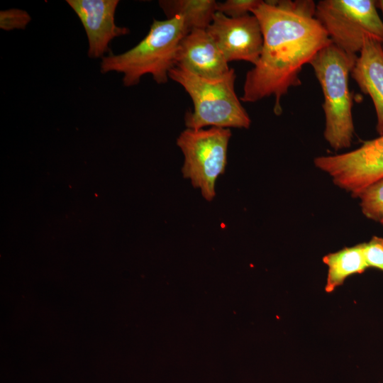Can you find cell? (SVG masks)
I'll return each instance as SVG.
<instances>
[{"instance_id": "1", "label": "cell", "mask_w": 383, "mask_h": 383, "mask_svg": "<svg viewBox=\"0 0 383 383\" xmlns=\"http://www.w3.org/2000/svg\"><path fill=\"white\" fill-rule=\"evenodd\" d=\"M315 11L312 0H261L252 10L262 29L263 45L259 60L246 74L242 101L274 96V113H282L280 101L291 87L301 84L303 66L332 43Z\"/></svg>"}, {"instance_id": "2", "label": "cell", "mask_w": 383, "mask_h": 383, "mask_svg": "<svg viewBox=\"0 0 383 383\" xmlns=\"http://www.w3.org/2000/svg\"><path fill=\"white\" fill-rule=\"evenodd\" d=\"M187 33L181 16L154 19L148 34L135 46L121 54L104 57L100 71L123 74L126 87L138 84L147 74H152L157 84L167 83L170 71L176 65L178 45Z\"/></svg>"}, {"instance_id": "3", "label": "cell", "mask_w": 383, "mask_h": 383, "mask_svg": "<svg viewBox=\"0 0 383 383\" xmlns=\"http://www.w3.org/2000/svg\"><path fill=\"white\" fill-rule=\"evenodd\" d=\"M357 57V55L349 54L331 43L309 62L323 95L324 138L335 150L348 148L353 139V98L348 81Z\"/></svg>"}, {"instance_id": "4", "label": "cell", "mask_w": 383, "mask_h": 383, "mask_svg": "<svg viewBox=\"0 0 383 383\" xmlns=\"http://www.w3.org/2000/svg\"><path fill=\"white\" fill-rule=\"evenodd\" d=\"M169 78L183 87L192 99L194 110L184 117L187 128L199 130L209 126L249 128L251 120L235 92L236 76L233 68L223 77L211 79L175 65Z\"/></svg>"}, {"instance_id": "5", "label": "cell", "mask_w": 383, "mask_h": 383, "mask_svg": "<svg viewBox=\"0 0 383 383\" xmlns=\"http://www.w3.org/2000/svg\"><path fill=\"white\" fill-rule=\"evenodd\" d=\"M315 16L331 42L343 51L357 55L370 38L383 44V21L373 0H321Z\"/></svg>"}, {"instance_id": "6", "label": "cell", "mask_w": 383, "mask_h": 383, "mask_svg": "<svg viewBox=\"0 0 383 383\" xmlns=\"http://www.w3.org/2000/svg\"><path fill=\"white\" fill-rule=\"evenodd\" d=\"M231 137L230 128L213 126L208 129L186 128L177 139L184 157L183 177L199 189L208 201L215 197L216 179L226 171Z\"/></svg>"}, {"instance_id": "7", "label": "cell", "mask_w": 383, "mask_h": 383, "mask_svg": "<svg viewBox=\"0 0 383 383\" xmlns=\"http://www.w3.org/2000/svg\"><path fill=\"white\" fill-rule=\"evenodd\" d=\"M313 163L336 186L358 197L367 187L383 178V135L364 141L350 152L316 157Z\"/></svg>"}, {"instance_id": "8", "label": "cell", "mask_w": 383, "mask_h": 383, "mask_svg": "<svg viewBox=\"0 0 383 383\" xmlns=\"http://www.w3.org/2000/svg\"><path fill=\"white\" fill-rule=\"evenodd\" d=\"M206 30L228 62L243 60L255 65L259 60L263 37L253 14L233 18L216 11Z\"/></svg>"}, {"instance_id": "9", "label": "cell", "mask_w": 383, "mask_h": 383, "mask_svg": "<svg viewBox=\"0 0 383 383\" xmlns=\"http://www.w3.org/2000/svg\"><path fill=\"white\" fill-rule=\"evenodd\" d=\"M80 20L88 39V56L101 59L113 39L129 33L115 23L118 0H67Z\"/></svg>"}, {"instance_id": "10", "label": "cell", "mask_w": 383, "mask_h": 383, "mask_svg": "<svg viewBox=\"0 0 383 383\" xmlns=\"http://www.w3.org/2000/svg\"><path fill=\"white\" fill-rule=\"evenodd\" d=\"M176 65L199 77L216 79L230 71L222 52L206 29H194L180 41Z\"/></svg>"}, {"instance_id": "11", "label": "cell", "mask_w": 383, "mask_h": 383, "mask_svg": "<svg viewBox=\"0 0 383 383\" xmlns=\"http://www.w3.org/2000/svg\"><path fill=\"white\" fill-rule=\"evenodd\" d=\"M360 89L369 95L376 115V130L383 135V48L374 39L365 40L350 74Z\"/></svg>"}, {"instance_id": "12", "label": "cell", "mask_w": 383, "mask_h": 383, "mask_svg": "<svg viewBox=\"0 0 383 383\" xmlns=\"http://www.w3.org/2000/svg\"><path fill=\"white\" fill-rule=\"evenodd\" d=\"M365 243L345 247L327 254L323 262L328 267L325 290L330 293L341 286L351 275L363 273L369 267L365 254Z\"/></svg>"}, {"instance_id": "13", "label": "cell", "mask_w": 383, "mask_h": 383, "mask_svg": "<svg viewBox=\"0 0 383 383\" xmlns=\"http://www.w3.org/2000/svg\"><path fill=\"white\" fill-rule=\"evenodd\" d=\"M214 0H162L159 4L167 18L175 16L183 17L189 33L194 29H206L216 11Z\"/></svg>"}, {"instance_id": "14", "label": "cell", "mask_w": 383, "mask_h": 383, "mask_svg": "<svg viewBox=\"0 0 383 383\" xmlns=\"http://www.w3.org/2000/svg\"><path fill=\"white\" fill-rule=\"evenodd\" d=\"M362 213L379 222L383 218V178L367 187L358 196Z\"/></svg>"}, {"instance_id": "15", "label": "cell", "mask_w": 383, "mask_h": 383, "mask_svg": "<svg viewBox=\"0 0 383 383\" xmlns=\"http://www.w3.org/2000/svg\"><path fill=\"white\" fill-rule=\"evenodd\" d=\"M261 0H227L216 3V11L230 18H240L250 14Z\"/></svg>"}, {"instance_id": "16", "label": "cell", "mask_w": 383, "mask_h": 383, "mask_svg": "<svg viewBox=\"0 0 383 383\" xmlns=\"http://www.w3.org/2000/svg\"><path fill=\"white\" fill-rule=\"evenodd\" d=\"M30 20L29 14L21 9H11L0 13V27L5 30L24 29Z\"/></svg>"}, {"instance_id": "17", "label": "cell", "mask_w": 383, "mask_h": 383, "mask_svg": "<svg viewBox=\"0 0 383 383\" xmlns=\"http://www.w3.org/2000/svg\"><path fill=\"white\" fill-rule=\"evenodd\" d=\"M365 254L369 267L383 272V238L373 236L365 243Z\"/></svg>"}, {"instance_id": "18", "label": "cell", "mask_w": 383, "mask_h": 383, "mask_svg": "<svg viewBox=\"0 0 383 383\" xmlns=\"http://www.w3.org/2000/svg\"><path fill=\"white\" fill-rule=\"evenodd\" d=\"M377 5L380 8L383 14V0L377 1ZM382 48H383V44H382Z\"/></svg>"}, {"instance_id": "19", "label": "cell", "mask_w": 383, "mask_h": 383, "mask_svg": "<svg viewBox=\"0 0 383 383\" xmlns=\"http://www.w3.org/2000/svg\"><path fill=\"white\" fill-rule=\"evenodd\" d=\"M379 223L383 226V218L379 221Z\"/></svg>"}]
</instances>
